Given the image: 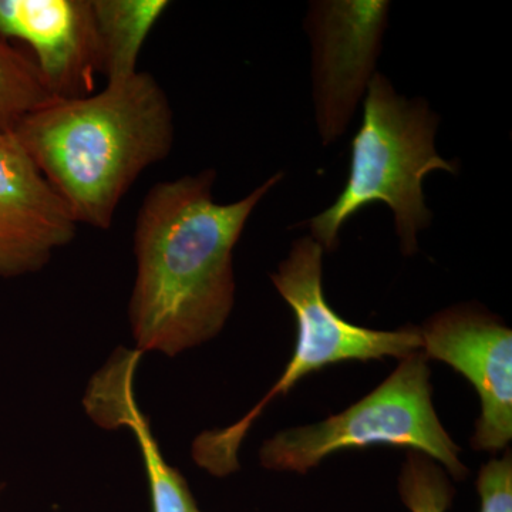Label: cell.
Instances as JSON below:
<instances>
[{
  "instance_id": "7",
  "label": "cell",
  "mask_w": 512,
  "mask_h": 512,
  "mask_svg": "<svg viewBox=\"0 0 512 512\" xmlns=\"http://www.w3.org/2000/svg\"><path fill=\"white\" fill-rule=\"evenodd\" d=\"M421 330L424 356L441 360L476 387L481 416L471 446L503 450L512 439V332L494 316L458 306Z\"/></svg>"
},
{
  "instance_id": "9",
  "label": "cell",
  "mask_w": 512,
  "mask_h": 512,
  "mask_svg": "<svg viewBox=\"0 0 512 512\" xmlns=\"http://www.w3.org/2000/svg\"><path fill=\"white\" fill-rule=\"evenodd\" d=\"M0 36L32 47L55 99L94 93L100 59L92 0H0Z\"/></svg>"
},
{
  "instance_id": "1",
  "label": "cell",
  "mask_w": 512,
  "mask_h": 512,
  "mask_svg": "<svg viewBox=\"0 0 512 512\" xmlns=\"http://www.w3.org/2000/svg\"><path fill=\"white\" fill-rule=\"evenodd\" d=\"M281 180L275 174L232 204L214 200L212 170L148 191L134 231L137 276L128 308L136 349L174 357L221 332L234 308L235 245Z\"/></svg>"
},
{
  "instance_id": "5",
  "label": "cell",
  "mask_w": 512,
  "mask_h": 512,
  "mask_svg": "<svg viewBox=\"0 0 512 512\" xmlns=\"http://www.w3.org/2000/svg\"><path fill=\"white\" fill-rule=\"evenodd\" d=\"M373 444L409 447L439 461L456 480L467 476L460 448L448 436L431 402L424 353L404 357L377 389L345 412L276 434L261 448V463L269 470L303 474L330 454Z\"/></svg>"
},
{
  "instance_id": "2",
  "label": "cell",
  "mask_w": 512,
  "mask_h": 512,
  "mask_svg": "<svg viewBox=\"0 0 512 512\" xmlns=\"http://www.w3.org/2000/svg\"><path fill=\"white\" fill-rule=\"evenodd\" d=\"M12 133L74 221L107 229L134 181L170 154L174 116L154 76L137 72L103 92L52 101Z\"/></svg>"
},
{
  "instance_id": "8",
  "label": "cell",
  "mask_w": 512,
  "mask_h": 512,
  "mask_svg": "<svg viewBox=\"0 0 512 512\" xmlns=\"http://www.w3.org/2000/svg\"><path fill=\"white\" fill-rule=\"evenodd\" d=\"M77 222L12 131L0 130V278L40 271Z\"/></svg>"
},
{
  "instance_id": "4",
  "label": "cell",
  "mask_w": 512,
  "mask_h": 512,
  "mask_svg": "<svg viewBox=\"0 0 512 512\" xmlns=\"http://www.w3.org/2000/svg\"><path fill=\"white\" fill-rule=\"evenodd\" d=\"M323 248L312 237L293 242L288 258L272 274L276 291L295 313L298 339L284 375L254 409L227 429L204 431L192 444V457L212 476L225 477L239 468L238 450L266 406L323 367L352 360L404 359L423 346L421 330L404 326L375 330L352 325L330 308L322 288Z\"/></svg>"
},
{
  "instance_id": "11",
  "label": "cell",
  "mask_w": 512,
  "mask_h": 512,
  "mask_svg": "<svg viewBox=\"0 0 512 512\" xmlns=\"http://www.w3.org/2000/svg\"><path fill=\"white\" fill-rule=\"evenodd\" d=\"M100 74L107 83L138 72L137 62L148 35L170 6L167 0H92Z\"/></svg>"
},
{
  "instance_id": "13",
  "label": "cell",
  "mask_w": 512,
  "mask_h": 512,
  "mask_svg": "<svg viewBox=\"0 0 512 512\" xmlns=\"http://www.w3.org/2000/svg\"><path fill=\"white\" fill-rule=\"evenodd\" d=\"M399 491L410 512H446L454 497L453 487L443 470L430 457L413 450L407 453Z\"/></svg>"
},
{
  "instance_id": "15",
  "label": "cell",
  "mask_w": 512,
  "mask_h": 512,
  "mask_svg": "<svg viewBox=\"0 0 512 512\" xmlns=\"http://www.w3.org/2000/svg\"><path fill=\"white\" fill-rule=\"evenodd\" d=\"M3 491H5V484L0 483V497H2Z\"/></svg>"
},
{
  "instance_id": "6",
  "label": "cell",
  "mask_w": 512,
  "mask_h": 512,
  "mask_svg": "<svg viewBox=\"0 0 512 512\" xmlns=\"http://www.w3.org/2000/svg\"><path fill=\"white\" fill-rule=\"evenodd\" d=\"M389 9L386 0H325L309 8L313 103L325 146L343 136L375 76Z\"/></svg>"
},
{
  "instance_id": "3",
  "label": "cell",
  "mask_w": 512,
  "mask_h": 512,
  "mask_svg": "<svg viewBox=\"0 0 512 512\" xmlns=\"http://www.w3.org/2000/svg\"><path fill=\"white\" fill-rule=\"evenodd\" d=\"M439 117L426 100L407 99L383 74L366 90L362 126L352 141L348 183L336 201L309 221L312 238L333 251L340 228L366 205L383 202L393 212L404 255L417 251V235L430 225L423 180L431 171L456 174V164L437 153Z\"/></svg>"
},
{
  "instance_id": "14",
  "label": "cell",
  "mask_w": 512,
  "mask_h": 512,
  "mask_svg": "<svg viewBox=\"0 0 512 512\" xmlns=\"http://www.w3.org/2000/svg\"><path fill=\"white\" fill-rule=\"evenodd\" d=\"M477 490L481 498V512H512L511 453L494 458L481 467Z\"/></svg>"
},
{
  "instance_id": "12",
  "label": "cell",
  "mask_w": 512,
  "mask_h": 512,
  "mask_svg": "<svg viewBox=\"0 0 512 512\" xmlns=\"http://www.w3.org/2000/svg\"><path fill=\"white\" fill-rule=\"evenodd\" d=\"M55 100L35 62L0 36V130L12 131L20 120Z\"/></svg>"
},
{
  "instance_id": "10",
  "label": "cell",
  "mask_w": 512,
  "mask_h": 512,
  "mask_svg": "<svg viewBox=\"0 0 512 512\" xmlns=\"http://www.w3.org/2000/svg\"><path fill=\"white\" fill-rule=\"evenodd\" d=\"M143 355L123 346L114 350L87 384L84 410L101 429L133 434L146 468L153 512H202L183 474L165 460L150 420L138 406L134 379Z\"/></svg>"
}]
</instances>
